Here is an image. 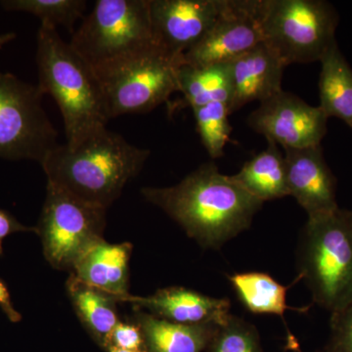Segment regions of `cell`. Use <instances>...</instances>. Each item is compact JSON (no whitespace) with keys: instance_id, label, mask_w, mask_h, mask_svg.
I'll list each match as a JSON object with an SVG mask.
<instances>
[{"instance_id":"5","label":"cell","mask_w":352,"mask_h":352,"mask_svg":"<svg viewBox=\"0 0 352 352\" xmlns=\"http://www.w3.org/2000/svg\"><path fill=\"white\" fill-rule=\"evenodd\" d=\"M69 43L94 73L149 50L150 0H97Z\"/></svg>"},{"instance_id":"32","label":"cell","mask_w":352,"mask_h":352,"mask_svg":"<svg viewBox=\"0 0 352 352\" xmlns=\"http://www.w3.org/2000/svg\"><path fill=\"white\" fill-rule=\"evenodd\" d=\"M351 214H352V210H351Z\"/></svg>"},{"instance_id":"24","label":"cell","mask_w":352,"mask_h":352,"mask_svg":"<svg viewBox=\"0 0 352 352\" xmlns=\"http://www.w3.org/2000/svg\"><path fill=\"white\" fill-rule=\"evenodd\" d=\"M193 112L197 131L210 157L219 159L223 156L224 147L232 131L228 120L231 115L229 106L222 102H214L193 109Z\"/></svg>"},{"instance_id":"4","label":"cell","mask_w":352,"mask_h":352,"mask_svg":"<svg viewBox=\"0 0 352 352\" xmlns=\"http://www.w3.org/2000/svg\"><path fill=\"white\" fill-rule=\"evenodd\" d=\"M298 279L331 314L352 303V214L337 208L309 217L296 249Z\"/></svg>"},{"instance_id":"18","label":"cell","mask_w":352,"mask_h":352,"mask_svg":"<svg viewBox=\"0 0 352 352\" xmlns=\"http://www.w3.org/2000/svg\"><path fill=\"white\" fill-rule=\"evenodd\" d=\"M138 325L144 337L146 352H201L208 349L219 326L175 323L138 312Z\"/></svg>"},{"instance_id":"16","label":"cell","mask_w":352,"mask_h":352,"mask_svg":"<svg viewBox=\"0 0 352 352\" xmlns=\"http://www.w3.org/2000/svg\"><path fill=\"white\" fill-rule=\"evenodd\" d=\"M132 245L109 244L105 240L88 250L72 274L83 284L108 294L122 302L129 296V263Z\"/></svg>"},{"instance_id":"25","label":"cell","mask_w":352,"mask_h":352,"mask_svg":"<svg viewBox=\"0 0 352 352\" xmlns=\"http://www.w3.org/2000/svg\"><path fill=\"white\" fill-rule=\"evenodd\" d=\"M208 349L210 352H263L256 328L234 315L217 329Z\"/></svg>"},{"instance_id":"22","label":"cell","mask_w":352,"mask_h":352,"mask_svg":"<svg viewBox=\"0 0 352 352\" xmlns=\"http://www.w3.org/2000/svg\"><path fill=\"white\" fill-rule=\"evenodd\" d=\"M241 302L254 314H271L283 318L288 309L289 287L278 283L265 273L247 272L229 277Z\"/></svg>"},{"instance_id":"20","label":"cell","mask_w":352,"mask_h":352,"mask_svg":"<svg viewBox=\"0 0 352 352\" xmlns=\"http://www.w3.org/2000/svg\"><path fill=\"white\" fill-rule=\"evenodd\" d=\"M264 151L252 157L231 178L250 195L263 201L289 196L284 155L276 143L267 140Z\"/></svg>"},{"instance_id":"7","label":"cell","mask_w":352,"mask_h":352,"mask_svg":"<svg viewBox=\"0 0 352 352\" xmlns=\"http://www.w3.org/2000/svg\"><path fill=\"white\" fill-rule=\"evenodd\" d=\"M175 59L156 45L129 59L96 72L109 120L143 113L168 101L177 91Z\"/></svg>"},{"instance_id":"6","label":"cell","mask_w":352,"mask_h":352,"mask_svg":"<svg viewBox=\"0 0 352 352\" xmlns=\"http://www.w3.org/2000/svg\"><path fill=\"white\" fill-rule=\"evenodd\" d=\"M263 41L286 66L320 61L336 41L339 15L323 0H258Z\"/></svg>"},{"instance_id":"23","label":"cell","mask_w":352,"mask_h":352,"mask_svg":"<svg viewBox=\"0 0 352 352\" xmlns=\"http://www.w3.org/2000/svg\"><path fill=\"white\" fill-rule=\"evenodd\" d=\"M0 6L6 11L25 12L36 16L41 24L57 28L61 25L73 32L76 20L83 17L85 0H3Z\"/></svg>"},{"instance_id":"26","label":"cell","mask_w":352,"mask_h":352,"mask_svg":"<svg viewBox=\"0 0 352 352\" xmlns=\"http://www.w3.org/2000/svg\"><path fill=\"white\" fill-rule=\"evenodd\" d=\"M324 352H352V303L331 314L330 338Z\"/></svg>"},{"instance_id":"9","label":"cell","mask_w":352,"mask_h":352,"mask_svg":"<svg viewBox=\"0 0 352 352\" xmlns=\"http://www.w3.org/2000/svg\"><path fill=\"white\" fill-rule=\"evenodd\" d=\"M38 87L0 72V157L43 164L57 147L58 133Z\"/></svg>"},{"instance_id":"12","label":"cell","mask_w":352,"mask_h":352,"mask_svg":"<svg viewBox=\"0 0 352 352\" xmlns=\"http://www.w3.org/2000/svg\"><path fill=\"white\" fill-rule=\"evenodd\" d=\"M258 0H228L212 29L182 57L191 66L230 63L263 43Z\"/></svg>"},{"instance_id":"21","label":"cell","mask_w":352,"mask_h":352,"mask_svg":"<svg viewBox=\"0 0 352 352\" xmlns=\"http://www.w3.org/2000/svg\"><path fill=\"white\" fill-rule=\"evenodd\" d=\"M319 96L327 118H339L352 129V69L333 43L321 58Z\"/></svg>"},{"instance_id":"11","label":"cell","mask_w":352,"mask_h":352,"mask_svg":"<svg viewBox=\"0 0 352 352\" xmlns=\"http://www.w3.org/2000/svg\"><path fill=\"white\" fill-rule=\"evenodd\" d=\"M227 4L228 0H150L155 45L182 60L212 29Z\"/></svg>"},{"instance_id":"29","label":"cell","mask_w":352,"mask_h":352,"mask_svg":"<svg viewBox=\"0 0 352 352\" xmlns=\"http://www.w3.org/2000/svg\"><path fill=\"white\" fill-rule=\"evenodd\" d=\"M0 308L7 318L11 322H19L22 320V315L15 309L11 302L10 294L7 289L6 285L0 279Z\"/></svg>"},{"instance_id":"31","label":"cell","mask_w":352,"mask_h":352,"mask_svg":"<svg viewBox=\"0 0 352 352\" xmlns=\"http://www.w3.org/2000/svg\"><path fill=\"white\" fill-rule=\"evenodd\" d=\"M108 352H141V351H127V349H119V347L116 346H109L107 349Z\"/></svg>"},{"instance_id":"13","label":"cell","mask_w":352,"mask_h":352,"mask_svg":"<svg viewBox=\"0 0 352 352\" xmlns=\"http://www.w3.org/2000/svg\"><path fill=\"white\" fill-rule=\"evenodd\" d=\"M284 150L289 195L296 199L307 217L339 208L337 179L324 159L321 144Z\"/></svg>"},{"instance_id":"2","label":"cell","mask_w":352,"mask_h":352,"mask_svg":"<svg viewBox=\"0 0 352 352\" xmlns=\"http://www.w3.org/2000/svg\"><path fill=\"white\" fill-rule=\"evenodd\" d=\"M149 156V150L102 126L76 144L58 145L41 166L48 182L107 210Z\"/></svg>"},{"instance_id":"30","label":"cell","mask_w":352,"mask_h":352,"mask_svg":"<svg viewBox=\"0 0 352 352\" xmlns=\"http://www.w3.org/2000/svg\"><path fill=\"white\" fill-rule=\"evenodd\" d=\"M16 38V34L14 32H6V34H0V50L6 44L10 43L13 39Z\"/></svg>"},{"instance_id":"14","label":"cell","mask_w":352,"mask_h":352,"mask_svg":"<svg viewBox=\"0 0 352 352\" xmlns=\"http://www.w3.org/2000/svg\"><path fill=\"white\" fill-rule=\"evenodd\" d=\"M122 302L144 308L157 318L187 325H223L232 315L228 298H212L183 287L161 289L148 296L129 295Z\"/></svg>"},{"instance_id":"19","label":"cell","mask_w":352,"mask_h":352,"mask_svg":"<svg viewBox=\"0 0 352 352\" xmlns=\"http://www.w3.org/2000/svg\"><path fill=\"white\" fill-rule=\"evenodd\" d=\"M67 289L76 315L95 342L107 349L113 329L119 324L118 300L78 281L71 274Z\"/></svg>"},{"instance_id":"17","label":"cell","mask_w":352,"mask_h":352,"mask_svg":"<svg viewBox=\"0 0 352 352\" xmlns=\"http://www.w3.org/2000/svg\"><path fill=\"white\" fill-rule=\"evenodd\" d=\"M177 91L182 101L168 107L170 113L179 109H193L214 102H222L230 107L232 99V80L229 63L191 66L180 63L177 67Z\"/></svg>"},{"instance_id":"3","label":"cell","mask_w":352,"mask_h":352,"mask_svg":"<svg viewBox=\"0 0 352 352\" xmlns=\"http://www.w3.org/2000/svg\"><path fill=\"white\" fill-rule=\"evenodd\" d=\"M36 63L41 94L56 101L67 143L73 145L109 122L100 85L91 68L62 39L57 28L41 24Z\"/></svg>"},{"instance_id":"28","label":"cell","mask_w":352,"mask_h":352,"mask_svg":"<svg viewBox=\"0 0 352 352\" xmlns=\"http://www.w3.org/2000/svg\"><path fill=\"white\" fill-rule=\"evenodd\" d=\"M19 232H36V228L23 226L12 214L6 210H0V256L3 254L2 243L6 238Z\"/></svg>"},{"instance_id":"15","label":"cell","mask_w":352,"mask_h":352,"mask_svg":"<svg viewBox=\"0 0 352 352\" xmlns=\"http://www.w3.org/2000/svg\"><path fill=\"white\" fill-rule=\"evenodd\" d=\"M232 80L230 113L250 102L259 103L282 91L286 65L265 43H261L229 63Z\"/></svg>"},{"instance_id":"1","label":"cell","mask_w":352,"mask_h":352,"mask_svg":"<svg viewBox=\"0 0 352 352\" xmlns=\"http://www.w3.org/2000/svg\"><path fill=\"white\" fill-rule=\"evenodd\" d=\"M205 249H220L250 228L263 203L250 195L214 163L192 171L178 184L141 190Z\"/></svg>"},{"instance_id":"27","label":"cell","mask_w":352,"mask_h":352,"mask_svg":"<svg viewBox=\"0 0 352 352\" xmlns=\"http://www.w3.org/2000/svg\"><path fill=\"white\" fill-rule=\"evenodd\" d=\"M119 347L127 351L146 352L142 331L136 324L119 322L112 332L109 346Z\"/></svg>"},{"instance_id":"8","label":"cell","mask_w":352,"mask_h":352,"mask_svg":"<svg viewBox=\"0 0 352 352\" xmlns=\"http://www.w3.org/2000/svg\"><path fill=\"white\" fill-rule=\"evenodd\" d=\"M105 226L106 210L47 182L36 233L53 267L73 271L83 254L104 240Z\"/></svg>"},{"instance_id":"10","label":"cell","mask_w":352,"mask_h":352,"mask_svg":"<svg viewBox=\"0 0 352 352\" xmlns=\"http://www.w3.org/2000/svg\"><path fill=\"white\" fill-rule=\"evenodd\" d=\"M327 116L289 92H278L261 102L248 118L254 131L284 148L298 149L320 145L327 133Z\"/></svg>"}]
</instances>
